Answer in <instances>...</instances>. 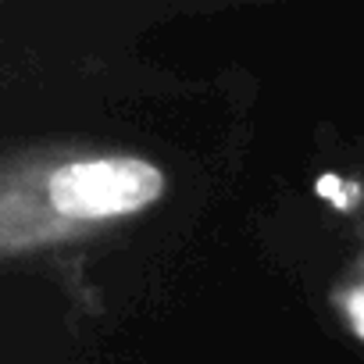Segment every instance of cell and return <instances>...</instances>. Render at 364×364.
<instances>
[{
	"mask_svg": "<svg viewBox=\"0 0 364 364\" xmlns=\"http://www.w3.org/2000/svg\"><path fill=\"white\" fill-rule=\"evenodd\" d=\"M164 193V168L139 154H72L29 171V178L4 168L0 250L11 261L72 232L143 215Z\"/></svg>",
	"mask_w": 364,
	"mask_h": 364,
	"instance_id": "1",
	"label": "cell"
},
{
	"mask_svg": "<svg viewBox=\"0 0 364 364\" xmlns=\"http://www.w3.org/2000/svg\"><path fill=\"white\" fill-rule=\"evenodd\" d=\"M332 307L339 311L343 325L364 343V254L332 286Z\"/></svg>",
	"mask_w": 364,
	"mask_h": 364,
	"instance_id": "2",
	"label": "cell"
}]
</instances>
